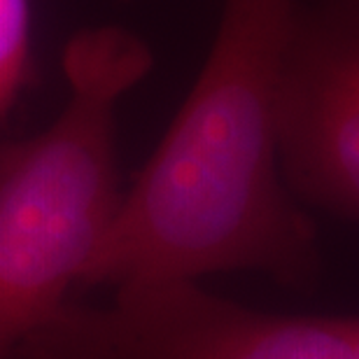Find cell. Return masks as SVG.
I'll return each instance as SVG.
<instances>
[{"instance_id":"obj_5","label":"cell","mask_w":359,"mask_h":359,"mask_svg":"<svg viewBox=\"0 0 359 359\" xmlns=\"http://www.w3.org/2000/svg\"><path fill=\"white\" fill-rule=\"evenodd\" d=\"M294 359H359V318H304Z\"/></svg>"},{"instance_id":"obj_3","label":"cell","mask_w":359,"mask_h":359,"mask_svg":"<svg viewBox=\"0 0 359 359\" xmlns=\"http://www.w3.org/2000/svg\"><path fill=\"white\" fill-rule=\"evenodd\" d=\"M280 168L299 198L359 222V0L297 10L280 87Z\"/></svg>"},{"instance_id":"obj_1","label":"cell","mask_w":359,"mask_h":359,"mask_svg":"<svg viewBox=\"0 0 359 359\" xmlns=\"http://www.w3.org/2000/svg\"><path fill=\"white\" fill-rule=\"evenodd\" d=\"M294 0H224L210 54L80 285L194 283L259 271L292 290L320 276L318 233L280 168V87Z\"/></svg>"},{"instance_id":"obj_2","label":"cell","mask_w":359,"mask_h":359,"mask_svg":"<svg viewBox=\"0 0 359 359\" xmlns=\"http://www.w3.org/2000/svg\"><path fill=\"white\" fill-rule=\"evenodd\" d=\"M149 66L147 45L124 28L73 35L59 117L0 145V359H12L68 304L117 217V105Z\"/></svg>"},{"instance_id":"obj_4","label":"cell","mask_w":359,"mask_h":359,"mask_svg":"<svg viewBox=\"0 0 359 359\" xmlns=\"http://www.w3.org/2000/svg\"><path fill=\"white\" fill-rule=\"evenodd\" d=\"M31 54V0H0V128L10 121L28 84Z\"/></svg>"}]
</instances>
